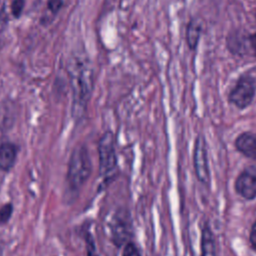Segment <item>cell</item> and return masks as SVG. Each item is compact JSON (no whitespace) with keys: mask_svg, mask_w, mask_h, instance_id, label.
<instances>
[{"mask_svg":"<svg viewBox=\"0 0 256 256\" xmlns=\"http://www.w3.org/2000/svg\"><path fill=\"white\" fill-rule=\"evenodd\" d=\"M67 72L72 89V114L79 119L86 110L93 90V69L89 59L78 53L69 58Z\"/></svg>","mask_w":256,"mask_h":256,"instance_id":"obj_1","label":"cell"},{"mask_svg":"<svg viewBox=\"0 0 256 256\" xmlns=\"http://www.w3.org/2000/svg\"><path fill=\"white\" fill-rule=\"evenodd\" d=\"M91 169L92 164L86 147H76L71 154L67 172V185L71 192L78 191L82 187L89 178Z\"/></svg>","mask_w":256,"mask_h":256,"instance_id":"obj_2","label":"cell"},{"mask_svg":"<svg viewBox=\"0 0 256 256\" xmlns=\"http://www.w3.org/2000/svg\"><path fill=\"white\" fill-rule=\"evenodd\" d=\"M256 93V80L250 74H242L228 94V101L239 109L248 107Z\"/></svg>","mask_w":256,"mask_h":256,"instance_id":"obj_3","label":"cell"},{"mask_svg":"<svg viewBox=\"0 0 256 256\" xmlns=\"http://www.w3.org/2000/svg\"><path fill=\"white\" fill-rule=\"evenodd\" d=\"M99 171L103 177H109L116 168L117 158L115 152V140L112 132H105L99 140Z\"/></svg>","mask_w":256,"mask_h":256,"instance_id":"obj_4","label":"cell"},{"mask_svg":"<svg viewBox=\"0 0 256 256\" xmlns=\"http://www.w3.org/2000/svg\"><path fill=\"white\" fill-rule=\"evenodd\" d=\"M207 147L206 141L203 135H198L193 151V160H194V169L198 180L208 185L210 182V172L208 166V157H207Z\"/></svg>","mask_w":256,"mask_h":256,"instance_id":"obj_5","label":"cell"},{"mask_svg":"<svg viewBox=\"0 0 256 256\" xmlns=\"http://www.w3.org/2000/svg\"><path fill=\"white\" fill-rule=\"evenodd\" d=\"M131 228L132 223L129 214L124 210L117 211L110 223L111 238L115 245L120 246L129 239Z\"/></svg>","mask_w":256,"mask_h":256,"instance_id":"obj_6","label":"cell"},{"mask_svg":"<svg viewBox=\"0 0 256 256\" xmlns=\"http://www.w3.org/2000/svg\"><path fill=\"white\" fill-rule=\"evenodd\" d=\"M235 190L245 199L256 198V167L250 166L238 175L235 181Z\"/></svg>","mask_w":256,"mask_h":256,"instance_id":"obj_7","label":"cell"},{"mask_svg":"<svg viewBox=\"0 0 256 256\" xmlns=\"http://www.w3.org/2000/svg\"><path fill=\"white\" fill-rule=\"evenodd\" d=\"M17 118L16 103L11 99L0 102V132H8L15 124Z\"/></svg>","mask_w":256,"mask_h":256,"instance_id":"obj_8","label":"cell"},{"mask_svg":"<svg viewBox=\"0 0 256 256\" xmlns=\"http://www.w3.org/2000/svg\"><path fill=\"white\" fill-rule=\"evenodd\" d=\"M236 149L244 156L256 159V132H244L235 140Z\"/></svg>","mask_w":256,"mask_h":256,"instance_id":"obj_9","label":"cell"},{"mask_svg":"<svg viewBox=\"0 0 256 256\" xmlns=\"http://www.w3.org/2000/svg\"><path fill=\"white\" fill-rule=\"evenodd\" d=\"M201 256H217L216 243L213 233L207 223L201 230Z\"/></svg>","mask_w":256,"mask_h":256,"instance_id":"obj_10","label":"cell"},{"mask_svg":"<svg viewBox=\"0 0 256 256\" xmlns=\"http://www.w3.org/2000/svg\"><path fill=\"white\" fill-rule=\"evenodd\" d=\"M16 160V148L13 144L5 142L0 145V169L10 170Z\"/></svg>","mask_w":256,"mask_h":256,"instance_id":"obj_11","label":"cell"},{"mask_svg":"<svg viewBox=\"0 0 256 256\" xmlns=\"http://www.w3.org/2000/svg\"><path fill=\"white\" fill-rule=\"evenodd\" d=\"M201 32L202 25L196 19H192L188 22L186 27V41L190 50H195L197 48Z\"/></svg>","mask_w":256,"mask_h":256,"instance_id":"obj_12","label":"cell"},{"mask_svg":"<svg viewBox=\"0 0 256 256\" xmlns=\"http://www.w3.org/2000/svg\"><path fill=\"white\" fill-rule=\"evenodd\" d=\"M25 0H13L11 3V13L14 18H20L24 10Z\"/></svg>","mask_w":256,"mask_h":256,"instance_id":"obj_13","label":"cell"},{"mask_svg":"<svg viewBox=\"0 0 256 256\" xmlns=\"http://www.w3.org/2000/svg\"><path fill=\"white\" fill-rule=\"evenodd\" d=\"M13 211V207L11 204H5L3 207L0 208V225L5 224L9 218L11 217Z\"/></svg>","mask_w":256,"mask_h":256,"instance_id":"obj_14","label":"cell"},{"mask_svg":"<svg viewBox=\"0 0 256 256\" xmlns=\"http://www.w3.org/2000/svg\"><path fill=\"white\" fill-rule=\"evenodd\" d=\"M86 251H87V256H99L97 253L94 239L91 236V234L86 235Z\"/></svg>","mask_w":256,"mask_h":256,"instance_id":"obj_15","label":"cell"},{"mask_svg":"<svg viewBox=\"0 0 256 256\" xmlns=\"http://www.w3.org/2000/svg\"><path fill=\"white\" fill-rule=\"evenodd\" d=\"M122 256H141V253L134 243L129 242L125 245L122 252Z\"/></svg>","mask_w":256,"mask_h":256,"instance_id":"obj_16","label":"cell"},{"mask_svg":"<svg viewBox=\"0 0 256 256\" xmlns=\"http://www.w3.org/2000/svg\"><path fill=\"white\" fill-rule=\"evenodd\" d=\"M63 6V0H47V7L53 14H57Z\"/></svg>","mask_w":256,"mask_h":256,"instance_id":"obj_17","label":"cell"},{"mask_svg":"<svg viewBox=\"0 0 256 256\" xmlns=\"http://www.w3.org/2000/svg\"><path fill=\"white\" fill-rule=\"evenodd\" d=\"M249 241H250V245L253 248V250L256 251V221L254 222V224L251 227L250 235H249Z\"/></svg>","mask_w":256,"mask_h":256,"instance_id":"obj_18","label":"cell"},{"mask_svg":"<svg viewBox=\"0 0 256 256\" xmlns=\"http://www.w3.org/2000/svg\"><path fill=\"white\" fill-rule=\"evenodd\" d=\"M248 41H249L250 47H251V49L253 51V54L256 56V33L249 35Z\"/></svg>","mask_w":256,"mask_h":256,"instance_id":"obj_19","label":"cell"},{"mask_svg":"<svg viewBox=\"0 0 256 256\" xmlns=\"http://www.w3.org/2000/svg\"><path fill=\"white\" fill-rule=\"evenodd\" d=\"M2 252H3V244L0 242V256H2Z\"/></svg>","mask_w":256,"mask_h":256,"instance_id":"obj_20","label":"cell"},{"mask_svg":"<svg viewBox=\"0 0 256 256\" xmlns=\"http://www.w3.org/2000/svg\"><path fill=\"white\" fill-rule=\"evenodd\" d=\"M254 16H255V20H256V12H255V15H254Z\"/></svg>","mask_w":256,"mask_h":256,"instance_id":"obj_21","label":"cell"}]
</instances>
